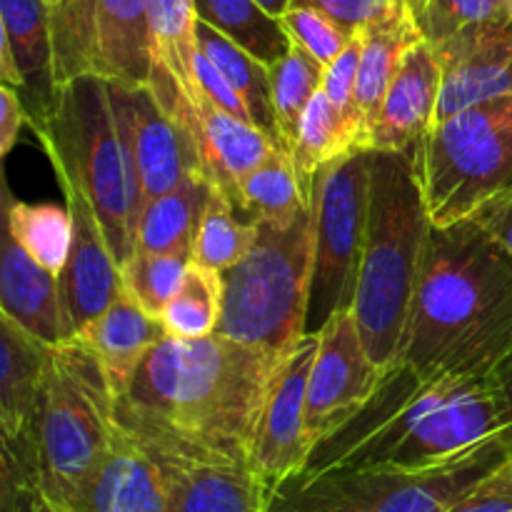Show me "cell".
I'll return each mask as SVG.
<instances>
[{
  "label": "cell",
  "mask_w": 512,
  "mask_h": 512,
  "mask_svg": "<svg viewBox=\"0 0 512 512\" xmlns=\"http://www.w3.org/2000/svg\"><path fill=\"white\" fill-rule=\"evenodd\" d=\"M0 315L48 345L70 340L58 275L30 258L8 230L0 255Z\"/></svg>",
  "instance_id": "cell-19"
},
{
  "label": "cell",
  "mask_w": 512,
  "mask_h": 512,
  "mask_svg": "<svg viewBox=\"0 0 512 512\" xmlns=\"http://www.w3.org/2000/svg\"><path fill=\"white\" fill-rule=\"evenodd\" d=\"M58 180L85 193L120 270L133 258L140 203L110 105L108 80L83 75L58 85L53 98L28 115Z\"/></svg>",
  "instance_id": "cell-5"
},
{
  "label": "cell",
  "mask_w": 512,
  "mask_h": 512,
  "mask_svg": "<svg viewBox=\"0 0 512 512\" xmlns=\"http://www.w3.org/2000/svg\"><path fill=\"white\" fill-rule=\"evenodd\" d=\"M195 93H200L203 98H208L213 105L223 108L225 113L253 123V120H250L248 108H245L243 98L238 95V90L230 85V80L220 73L218 65H215L213 60H210L200 48L193 58V95Z\"/></svg>",
  "instance_id": "cell-42"
},
{
  "label": "cell",
  "mask_w": 512,
  "mask_h": 512,
  "mask_svg": "<svg viewBox=\"0 0 512 512\" xmlns=\"http://www.w3.org/2000/svg\"><path fill=\"white\" fill-rule=\"evenodd\" d=\"M360 35H363V55H360L358 93L355 95H358V105L368 123L370 138V128L378 118L380 105H383L400 60L415 43L423 40V35L415 23V15H400V18L368 25L360 30Z\"/></svg>",
  "instance_id": "cell-27"
},
{
  "label": "cell",
  "mask_w": 512,
  "mask_h": 512,
  "mask_svg": "<svg viewBox=\"0 0 512 512\" xmlns=\"http://www.w3.org/2000/svg\"><path fill=\"white\" fill-rule=\"evenodd\" d=\"M510 428L508 405L493 375L420 380L395 363L373 398L315 443L300 473L368 465L428 470Z\"/></svg>",
  "instance_id": "cell-3"
},
{
  "label": "cell",
  "mask_w": 512,
  "mask_h": 512,
  "mask_svg": "<svg viewBox=\"0 0 512 512\" xmlns=\"http://www.w3.org/2000/svg\"><path fill=\"white\" fill-rule=\"evenodd\" d=\"M425 0H293L290 5H313L330 18L338 20L350 33L400 18V15H418Z\"/></svg>",
  "instance_id": "cell-41"
},
{
  "label": "cell",
  "mask_w": 512,
  "mask_h": 512,
  "mask_svg": "<svg viewBox=\"0 0 512 512\" xmlns=\"http://www.w3.org/2000/svg\"><path fill=\"white\" fill-rule=\"evenodd\" d=\"M360 55H363V35L360 30L355 38L350 40L348 48L325 68L323 75V93L328 95L330 103L345 115L350 125L358 130L360 145L368 148V123L358 105V70H360Z\"/></svg>",
  "instance_id": "cell-39"
},
{
  "label": "cell",
  "mask_w": 512,
  "mask_h": 512,
  "mask_svg": "<svg viewBox=\"0 0 512 512\" xmlns=\"http://www.w3.org/2000/svg\"><path fill=\"white\" fill-rule=\"evenodd\" d=\"M475 220H478L495 240H500V245L512 255V198L503 200V203L490 205L483 213L475 215Z\"/></svg>",
  "instance_id": "cell-46"
},
{
  "label": "cell",
  "mask_w": 512,
  "mask_h": 512,
  "mask_svg": "<svg viewBox=\"0 0 512 512\" xmlns=\"http://www.w3.org/2000/svg\"><path fill=\"white\" fill-rule=\"evenodd\" d=\"M313 263V205L290 223L255 220L253 248L223 273L218 333L283 358L308 333Z\"/></svg>",
  "instance_id": "cell-7"
},
{
  "label": "cell",
  "mask_w": 512,
  "mask_h": 512,
  "mask_svg": "<svg viewBox=\"0 0 512 512\" xmlns=\"http://www.w3.org/2000/svg\"><path fill=\"white\" fill-rule=\"evenodd\" d=\"M193 3L198 20L228 35L265 65L278 63L293 45L280 18L270 15L258 0H193Z\"/></svg>",
  "instance_id": "cell-29"
},
{
  "label": "cell",
  "mask_w": 512,
  "mask_h": 512,
  "mask_svg": "<svg viewBox=\"0 0 512 512\" xmlns=\"http://www.w3.org/2000/svg\"><path fill=\"white\" fill-rule=\"evenodd\" d=\"M255 243V223H240L235 218V205L220 188H210L208 203L200 215L198 230L190 245V258L195 263L213 268L218 273L233 268L248 255Z\"/></svg>",
  "instance_id": "cell-32"
},
{
  "label": "cell",
  "mask_w": 512,
  "mask_h": 512,
  "mask_svg": "<svg viewBox=\"0 0 512 512\" xmlns=\"http://www.w3.org/2000/svg\"><path fill=\"white\" fill-rule=\"evenodd\" d=\"M430 228L413 153L370 150L368 225L350 310L383 370L398 360Z\"/></svg>",
  "instance_id": "cell-4"
},
{
  "label": "cell",
  "mask_w": 512,
  "mask_h": 512,
  "mask_svg": "<svg viewBox=\"0 0 512 512\" xmlns=\"http://www.w3.org/2000/svg\"><path fill=\"white\" fill-rule=\"evenodd\" d=\"M170 475L168 512H268L270 485L248 463H185Z\"/></svg>",
  "instance_id": "cell-21"
},
{
  "label": "cell",
  "mask_w": 512,
  "mask_h": 512,
  "mask_svg": "<svg viewBox=\"0 0 512 512\" xmlns=\"http://www.w3.org/2000/svg\"><path fill=\"white\" fill-rule=\"evenodd\" d=\"M495 3H498V8H500V10H505V13H508V8H510V0H495Z\"/></svg>",
  "instance_id": "cell-49"
},
{
  "label": "cell",
  "mask_w": 512,
  "mask_h": 512,
  "mask_svg": "<svg viewBox=\"0 0 512 512\" xmlns=\"http://www.w3.org/2000/svg\"><path fill=\"white\" fill-rule=\"evenodd\" d=\"M58 183L63 185L65 205L73 215V243L58 283L70 338H75L123 293V270L83 190L70 180Z\"/></svg>",
  "instance_id": "cell-15"
},
{
  "label": "cell",
  "mask_w": 512,
  "mask_h": 512,
  "mask_svg": "<svg viewBox=\"0 0 512 512\" xmlns=\"http://www.w3.org/2000/svg\"><path fill=\"white\" fill-rule=\"evenodd\" d=\"M260 5H263L265 10H268L270 15H275V18H280V15L285 13V10L290 8V3H293V0H258Z\"/></svg>",
  "instance_id": "cell-48"
},
{
  "label": "cell",
  "mask_w": 512,
  "mask_h": 512,
  "mask_svg": "<svg viewBox=\"0 0 512 512\" xmlns=\"http://www.w3.org/2000/svg\"><path fill=\"white\" fill-rule=\"evenodd\" d=\"M448 512H512V475L503 468L475 485Z\"/></svg>",
  "instance_id": "cell-44"
},
{
  "label": "cell",
  "mask_w": 512,
  "mask_h": 512,
  "mask_svg": "<svg viewBox=\"0 0 512 512\" xmlns=\"http://www.w3.org/2000/svg\"><path fill=\"white\" fill-rule=\"evenodd\" d=\"M28 125V108L18 88L3 83L0 88V155H8L18 143L20 128Z\"/></svg>",
  "instance_id": "cell-45"
},
{
  "label": "cell",
  "mask_w": 512,
  "mask_h": 512,
  "mask_svg": "<svg viewBox=\"0 0 512 512\" xmlns=\"http://www.w3.org/2000/svg\"><path fill=\"white\" fill-rule=\"evenodd\" d=\"M108 93L143 218L150 200L170 193L190 175H203L200 155L185 120L158 98L153 85L108 80Z\"/></svg>",
  "instance_id": "cell-11"
},
{
  "label": "cell",
  "mask_w": 512,
  "mask_h": 512,
  "mask_svg": "<svg viewBox=\"0 0 512 512\" xmlns=\"http://www.w3.org/2000/svg\"><path fill=\"white\" fill-rule=\"evenodd\" d=\"M498 13L505 10H500L495 0H425L415 15V23L423 40L435 45Z\"/></svg>",
  "instance_id": "cell-40"
},
{
  "label": "cell",
  "mask_w": 512,
  "mask_h": 512,
  "mask_svg": "<svg viewBox=\"0 0 512 512\" xmlns=\"http://www.w3.org/2000/svg\"><path fill=\"white\" fill-rule=\"evenodd\" d=\"M443 65L438 115L512 95V15L498 13L435 43Z\"/></svg>",
  "instance_id": "cell-14"
},
{
  "label": "cell",
  "mask_w": 512,
  "mask_h": 512,
  "mask_svg": "<svg viewBox=\"0 0 512 512\" xmlns=\"http://www.w3.org/2000/svg\"><path fill=\"white\" fill-rule=\"evenodd\" d=\"M173 113H178L190 128L203 175L230 200L235 198L240 180L278 148L258 125L225 113L200 93L180 95Z\"/></svg>",
  "instance_id": "cell-16"
},
{
  "label": "cell",
  "mask_w": 512,
  "mask_h": 512,
  "mask_svg": "<svg viewBox=\"0 0 512 512\" xmlns=\"http://www.w3.org/2000/svg\"><path fill=\"white\" fill-rule=\"evenodd\" d=\"M353 148H363L358 130L345 120V115L330 103V98L320 88V93L305 110L298 140L290 150L305 198L310 200V195H313L315 173L330 160L340 158Z\"/></svg>",
  "instance_id": "cell-30"
},
{
  "label": "cell",
  "mask_w": 512,
  "mask_h": 512,
  "mask_svg": "<svg viewBox=\"0 0 512 512\" xmlns=\"http://www.w3.org/2000/svg\"><path fill=\"white\" fill-rule=\"evenodd\" d=\"M383 373L365 348L353 310H338L318 330V350L310 368L305 425L313 448L373 398Z\"/></svg>",
  "instance_id": "cell-12"
},
{
  "label": "cell",
  "mask_w": 512,
  "mask_h": 512,
  "mask_svg": "<svg viewBox=\"0 0 512 512\" xmlns=\"http://www.w3.org/2000/svg\"><path fill=\"white\" fill-rule=\"evenodd\" d=\"M150 28H153L155 63L165 65L180 88L193 95L195 43V3L193 0H148Z\"/></svg>",
  "instance_id": "cell-35"
},
{
  "label": "cell",
  "mask_w": 512,
  "mask_h": 512,
  "mask_svg": "<svg viewBox=\"0 0 512 512\" xmlns=\"http://www.w3.org/2000/svg\"><path fill=\"white\" fill-rule=\"evenodd\" d=\"M370 200V148H353L315 173V263L308 333H318L338 310L353 308L363 258Z\"/></svg>",
  "instance_id": "cell-10"
},
{
  "label": "cell",
  "mask_w": 512,
  "mask_h": 512,
  "mask_svg": "<svg viewBox=\"0 0 512 512\" xmlns=\"http://www.w3.org/2000/svg\"><path fill=\"white\" fill-rule=\"evenodd\" d=\"M48 3H50V5H55V3H58V0H48Z\"/></svg>",
  "instance_id": "cell-52"
},
{
  "label": "cell",
  "mask_w": 512,
  "mask_h": 512,
  "mask_svg": "<svg viewBox=\"0 0 512 512\" xmlns=\"http://www.w3.org/2000/svg\"><path fill=\"white\" fill-rule=\"evenodd\" d=\"M115 425V393L98 355L80 338H70L50 350L48 373L25 433L3 445L20 450L40 488L73 510L108 450Z\"/></svg>",
  "instance_id": "cell-6"
},
{
  "label": "cell",
  "mask_w": 512,
  "mask_h": 512,
  "mask_svg": "<svg viewBox=\"0 0 512 512\" xmlns=\"http://www.w3.org/2000/svg\"><path fill=\"white\" fill-rule=\"evenodd\" d=\"M505 470H508V473L512 475V458L508 460V463H505Z\"/></svg>",
  "instance_id": "cell-50"
},
{
  "label": "cell",
  "mask_w": 512,
  "mask_h": 512,
  "mask_svg": "<svg viewBox=\"0 0 512 512\" xmlns=\"http://www.w3.org/2000/svg\"><path fill=\"white\" fill-rule=\"evenodd\" d=\"M153 65L148 0H95L93 75L143 85L153 78Z\"/></svg>",
  "instance_id": "cell-20"
},
{
  "label": "cell",
  "mask_w": 512,
  "mask_h": 512,
  "mask_svg": "<svg viewBox=\"0 0 512 512\" xmlns=\"http://www.w3.org/2000/svg\"><path fill=\"white\" fill-rule=\"evenodd\" d=\"M510 353L512 255L475 218L433 225L395 363L420 380L485 378Z\"/></svg>",
  "instance_id": "cell-2"
},
{
  "label": "cell",
  "mask_w": 512,
  "mask_h": 512,
  "mask_svg": "<svg viewBox=\"0 0 512 512\" xmlns=\"http://www.w3.org/2000/svg\"><path fill=\"white\" fill-rule=\"evenodd\" d=\"M315 350L318 333H305V338L280 358L260 413L250 465L270 488L298 475L313 453L305 405Z\"/></svg>",
  "instance_id": "cell-13"
},
{
  "label": "cell",
  "mask_w": 512,
  "mask_h": 512,
  "mask_svg": "<svg viewBox=\"0 0 512 512\" xmlns=\"http://www.w3.org/2000/svg\"><path fill=\"white\" fill-rule=\"evenodd\" d=\"M323 75V65L295 43L290 45V50L278 63L270 65L275 120H278L283 148L288 153L293 150L295 140H298L305 110H308V105L313 103V98L323 88Z\"/></svg>",
  "instance_id": "cell-33"
},
{
  "label": "cell",
  "mask_w": 512,
  "mask_h": 512,
  "mask_svg": "<svg viewBox=\"0 0 512 512\" xmlns=\"http://www.w3.org/2000/svg\"><path fill=\"white\" fill-rule=\"evenodd\" d=\"M0 35L10 43L23 75L25 108L38 113L55 93L53 25L48 0H0Z\"/></svg>",
  "instance_id": "cell-24"
},
{
  "label": "cell",
  "mask_w": 512,
  "mask_h": 512,
  "mask_svg": "<svg viewBox=\"0 0 512 512\" xmlns=\"http://www.w3.org/2000/svg\"><path fill=\"white\" fill-rule=\"evenodd\" d=\"M280 358L215 333L150 348L123 393L115 423L163 468L248 463Z\"/></svg>",
  "instance_id": "cell-1"
},
{
  "label": "cell",
  "mask_w": 512,
  "mask_h": 512,
  "mask_svg": "<svg viewBox=\"0 0 512 512\" xmlns=\"http://www.w3.org/2000/svg\"><path fill=\"white\" fill-rule=\"evenodd\" d=\"M75 338L83 340L98 355L110 388L118 398L150 348L165 338V328L163 320L150 315L123 290L113 305Z\"/></svg>",
  "instance_id": "cell-22"
},
{
  "label": "cell",
  "mask_w": 512,
  "mask_h": 512,
  "mask_svg": "<svg viewBox=\"0 0 512 512\" xmlns=\"http://www.w3.org/2000/svg\"><path fill=\"white\" fill-rule=\"evenodd\" d=\"M443 65L435 45L428 40L415 43L400 60L388 85L380 113L370 128V150L413 153L438 115Z\"/></svg>",
  "instance_id": "cell-17"
},
{
  "label": "cell",
  "mask_w": 512,
  "mask_h": 512,
  "mask_svg": "<svg viewBox=\"0 0 512 512\" xmlns=\"http://www.w3.org/2000/svg\"><path fill=\"white\" fill-rule=\"evenodd\" d=\"M210 188H213V183L205 175L195 173L170 193L150 200L143 210V218H140L135 250H140V253L190 250L200 215L208 203Z\"/></svg>",
  "instance_id": "cell-26"
},
{
  "label": "cell",
  "mask_w": 512,
  "mask_h": 512,
  "mask_svg": "<svg viewBox=\"0 0 512 512\" xmlns=\"http://www.w3.org/2000/svg\"><path fill=\"white\" fill-rule=\"evenodd\" d=\"M223 313V273L190 260L183 285L163 310L165 335L170 338H208L218 333Z\"/></svg>",
  "instance_id": "cell-34"
},
{
  "label": "cell",
  "mask_w": 512,
  "mask_h": 512,
  "mask_svg": "<svg viewBox=\"0 0 512 512\" xmlns=\"http://www.w3.org/2000/svg\"><path fill=\"white\" fill-rule=\"evenodd\" d=\"M508 13L512 15V0H510V8H508Z\"/></svg>",
  "instance_id": "cell-51"
},
{
  "label": "cell",
  "mask_w": 512,
  "mask_h": 512,
  "mask_svg": "<svg viewBox=\"0 0 512 512\" xmlns=\"http://www.w3.org/2000/svg\"><path fill=\"white\" fill-rule=\"evenodd\" d=\"M170 475L133 435L115 425L108 450L73 512H168Z\"/></svg>",
  "instance_id": "cell-18"
},
{
  "label": "cell",
  "mask_w": 512,
  "mask_h": 512,
  "mask_svg": "<svg viewBox=\"0 0 512 512\" xmlns=\"http://www.w3.org/2000/svg\"><path fill=\"white\" fill-rule=\"evenodd\" d=\"M5 230L33 260L50 273H63L73 243V215L70 208L55 203H20L3 185Z\"/></svg>",
  "instance_id": "cell-28"
},
{
  "label": "cell",
  "mask_w": 512,
  "mask_h": 512,
  "mask_svg": "<svg viewBox=\"0 0 512 512\" xmlns=\"http://www.w3.org/2000/svg\"><path fill=\"white\" fill-rule=\"evenodd\" d=\"M53 345L0 315V430L18 440L35 413Z\"/></svg>",
  "instance_id": "cell-23"
},
{
  "label": "cell",
  "mask_w": 512,
  "mask_h": 512,
  "mask_svg": "<svg viewBox=\"0 0 512 512\" xmlns=\"http://www.w3.org/2000/svg\"><path fill=\"white\" fill-rule=\"evenodd\" d=\"M3 512H73L68 505L50 498L38 483L15 470L3 468Z\"/></svg>",
  "instance_id": "cell-43"
},
{
  "label": "cell",
  "mask_w": 512,
  "mask_h": 512,
  "mask_svg": "<svg viewBox=\"0 0 512 512\" xmlns=\"http://www.w3.org/2000/svg\"><path fill=\"white\" fill-rule=\"evenodd\" d=\"M512 458V433L428 470L388 465L298 473L270 488L268 512H448Z\"/></svg>",
  "instance_id": "cell-8"
},
{
  "label": "cell",
  "mask_w": 512,
  "mask_h": 512,
  "mask_svg": "<svg viewBox=\"0 0 512 512\" xmlns=\"http://www.w3.org/2000/svg\"><path fill=\"white\" fill-rule=\"evenodd\" d=\"M413 163L438 228L512 198V95L435 120L413 150Z\"/></svg>",
  "instance_id": "cell-9"
},
{
  "label": "cell",
  "mask_w": 512,
  "mask_h": 512,
  "mask_svg": "<svg viewBox=\"0 0 512 512\" xmlns=\"http://www.w3.org/2000/svg\"><path fill=\"white\" fill-rule=\"evenodd\" d=\"M233 205L235 210L248 213L253 223L255 220L290 223L305 205H310V200L305 198L290 153L275 148L265 163L240 180Z\"/></svg>",
  "instance_id": "cell-31"
},
{
  "label": "cell",
  "mask_w": 512,
  "mask_h": 512,
  "mask_svg": "<svg viewBox=\"0 0 512 512\" xmlns=\"http://www.w3.org/2000/svg\"><path fill=\"white\" fill-rule=\"evenodd\" d=\"M493 378H495V383H498L500 393H503L505 405H508V413L512 420V353L498 365V370L493 373ZM510 433H512V428H510Z\"/></svg>",
  "instance_id": "cell-47"
},
{
  "label": "cell",
  "mask_w": 512,
  "mask_h": 512,
  "mask_svg": "<svg viewBox=\"0 0 512 512\" xmlns=\"http://www.w3.org/2000/svg\"><path fill=\"white\" fill-rule=\"evenodd\" d=\"M195 43L198 48L213 60L220 68V73L230 80L238 95L243 98L245 108H248L250 120L258 125L278 148H283V138H280L278 120H275L273 108V85H270V65L250 55L248 50L240 48L235 40L215 30L213 25L198 20L195 23ZM285 150V148H283ZM288 153V150H285Z\"/></svg>",
  "instance_id": "cell-25"
},
{
  "label": "cell",
  "mask_w": 512,
  "mask_h": 512,
  "mask_svg": "<svg viewBox=\"0 0 512 512\" xmlns=\"http://www.w3.org/2000/svg\"><path fill=\"white\" fill-rule=\"evenodd\" d=\"M285 33L290 35L295 45L313 55L323 68H328L340 53L350 45L355 33L330 18L323 10L313 8V5H290L283 15H280Z\"/></svg>",
  "instance_id": "cell-38"
},
{
  "label": "cell",
  "mask_w": 512,
  "mask_h": 512,
  "mask_svg": "<svg viewBox=\"0 0 512 512\" xmlns=\"http://www.w3.org/2000/svg\"><path fill=\"white\" fill-rule=\"evenodd\" d=\"M50 25L55 88L73 78L93 75L95 0H58L50 5Z\"/></svg>",
  "instance_id": "cell-36"
},
{
  "label": "cell",
  "mask_w": 512,
  "mask_h": 512,
  "mask_svg": "<svg viewBox=\"0 0 512 512\" xmlns=\"http://www.w3.org/2000/svg\"><path fill=\"white\" fill-rule=\"evenodd\" d=\"M190 250L173 253H140L123 265V290L138 300L150 315L160 318L183 285L190 268Z\"/></svg>",
  "instance_id": "cell-37"
}]
</instances>
